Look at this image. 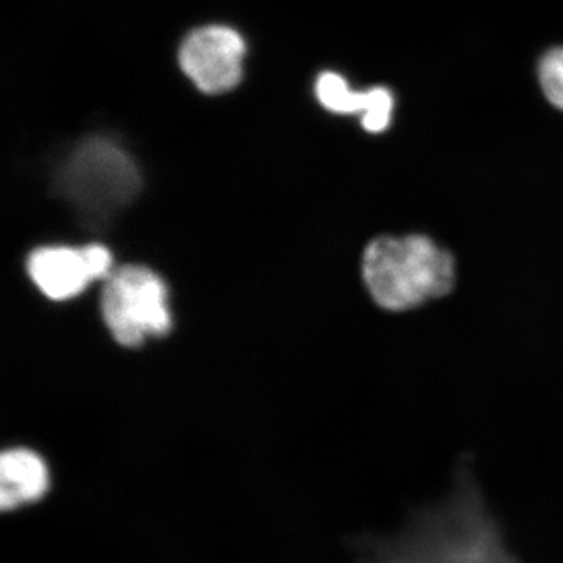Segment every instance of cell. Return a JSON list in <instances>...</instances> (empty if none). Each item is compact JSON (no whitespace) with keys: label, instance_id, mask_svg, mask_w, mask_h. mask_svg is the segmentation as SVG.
<instances>
[{"label":"cell","instance_id":"1","mask_svg":"<svg viewBox=\"0 0 563 563\" xmlns=\"http://www.w3.org/2000/svg\"><path fill=\"white\" fill-rule=\"evenodd\" d=\"M361 563H521L468 474L446 501L412 515L398 536L358 540Z\"/></svg>","mask_w":563,"mask_h":563},{"label":"cell","instance_id":"2","mask_svg":"<svg viewBox=\"0 0 563 563\" xmlns=\"http://www.w3.org/2000/svg\"><path fill=\"white\" fill-rule=\"evenodd\" d=\"M363 279L383 309L402 312L453 290L455 265L428 236H380L363 255Z\"/></svg>","mask_w":563,"mask_h":563},{"label":"cell","instance_id":"3","mask_svg":"<svg viewBox=\"0 0 563 563\" xmlns=\"http://www.w3.org/2000/svg\"><path fill=\"white\" fill-rule=\"evenodd\" d=\"M140 173L131 155L107 139H90L69 155L58 188L87 221L101 222L135 198Z\"/></svg>","mask_w":563,"mask_h":563},{"label":"cell","instance_id":"4","mask_svg":"<svg viewBox=\"0 0 563 563\" xmlns=\"http://www.w3.org/2000/svg\"><path fill=\"white\" fill-rule=\"evenodd\" d=\"M102 314L122 346H139L147 336L165 335L172 329L165 284L144 266H122L110 274L102 292Z\"/></svg>","mask_w":563,"mask_h":563},{"label":"cell","instance_id":"5","mask_svg":"<svg viewBox=\"0 0 563 563\" xmlns=\"http://www.w3.org/2000/svg\"><path fill=\"white\" fill-rule=\"evenodd\" d=\"M244 54L246 44L239 32L209 25L185 38L179 52L180 68L199 91L222 95L242 80Z\"/></svg>","mask_w":563,"mask_h":563},{"label":"cell","instance_id":"6","mask_svg":"<svg viewBox=\"0 0 563 563\" xmlns=\"http://www.w3.org/2000/svg\"><path fill=\"white\" fill-rule=\"evenodd\" d=\"M29 274L47 298L65 301L95 282L84 247H40L29 257Z\"/></svg>","mask_w":563,"mask_h":563},{"label":"cell","instance_id":"7","mask_svg":"<svg viewBox=\"0 0 563 563\" xmlns=\"http://www.w3.org/2000/svg\"><path fill=\"white\" fill-rule=\"evenodd\" d=\"M49 485V468L35 451L14 448L0 457V507L3 512L40 501Z\"/></svg>","mask_w":563,"mask_h":563},{"label":"cell","instance_id":"8","mask_svg":"<svg viewBox=\"0 0 563 563\" xmlns=\"http://www.w3.org/2000/svg\"><path fill=\"white\" fill-rule=\"evenodd\" d=\"M318 101L333 113H365L369 103V91L351 90L347 81L335 73L321 74L317 81Z\"/></svg>","mask_w":563,"mask_h":563},{"label":"cell","instance_id":"9","mask_svg":"<svg viewBox=\"0 0 563 563\" xmlns=\"http://www.w3.org/2000/svg\"><path fill=\"white\" fill-rule=\"evenodd\" d=\"M540 84L548 101L563 110V49L544 55L540 65Z\"/></svg>","mask_w":563,"mask_h":563},{"label":"cell","instance_id":"10","mask_svg":"<svg viewBox=\"0 0 563 563\" xmlns=\"http://www.w3.org/2000/svg\"><path fill=\"white\" fill-rule=\"evenodd\" d=\"M393 113V96L385 88L369 90V103L362 114L363 129L366 132L380 133L390 125Z\"/></svg>","mask_w":563,"mask_h":563}]
</instances>
